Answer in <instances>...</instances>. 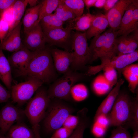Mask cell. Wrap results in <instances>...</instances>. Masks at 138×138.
Returning <instances> with one entry per match:
<instances>
[{
	"label": "cell",
	"instance_id": "20",
	"mask_svg": "<svg viewBox=\"0 0 138 138\" xmlns=\"http://www.w3.org/2000/svg\"><path fill=\"white\" fill-rule=\"evenodd\" d=\"M138 0H132L122 18L119 27L116 31L117 37L126 36L130 33V29L132 21L133 12L135 4Z\"/></svg>",
	"mask_w": 138,
	"mask_h": 138
},
{
	"label": "cell",
	"instance_id": "46",
	"mask_svg": "<svg viewBox=\"0 0 138 138\" xmlns=\"http://www.w3.org/2000/svg\"><path fill=\"white\" fill-rule=\"evenodd\" d=\"M96 0H83L85 5L87 9L90 7L94 6Z\"/></svg>",
	"mask_w": 138,
	"mask_h": 138
},
{
	"label": "cell",
	"instance_id": "50",
	"mask_svg": "<svg viewBox=\"0 0 138 138\" xmlns=\"http://www.w3.org/2000/svg\"><path fill=\"white\" fill-rule=\"evenodd\" d=\"M131 138H138V130L134 131L133 136Z\"/></svg>",
	"mask_w": 138,
	"mask_h": 138
},
{
	"label": "cell",
	"instance_id": "44",
	"mask_svg": "<svg viewBox=\"0 0 138 138\" xmlns=\"http://www.w3.org/2000/svg\"><path fill=\"white\" fill-rule=\"evenodd\" d=\"M16 0H0V14L12 6Z\"/></svg>",
	"mask_w": 138,
	"mask_h": 138
},
{
	"label": "cell",
	"instance_id": "34",
	"mask_svg": "<svg viewBox=\"0 0 138 138\" xmlns=\"http://www.w3.org/2000/svg\"><path fill=\"white\" fill-rule=\"evenodd\" d=\"M103 70V75L106 80L112 86L115 85L118 81L116 70L112 67H107Z\"/></svg>",
	"mask_w": 138,
	"mask_h": 138
},
{
	"label": "cell",
	"instance_id": "29",
	"mask_svg": "<svg viewBox=\"0 0 138 138\" xmlns=\"http://www.w3.org/2000/svg\"><path fill=\"white\" fill-rule=\"evenodd\" d=\"M54 13L57 17L64 22L71 20L76 17L75 14L63 3V0Z\"/></svg>",
	"mask_w": 138,
	"mask_h": 138
},
{
	"label": "cell",
	"instance_id": "27",
	"mask_svg": "<svg viewBox=\"0 0 138 138\" xmlns=\"http://www.w3.org/2000/svg\"><path fill=\"white\" fill-rule=\"evenodd\" d=\"M28 2V0H16L13 5L14 22L11 32L21 22Z\"/></svg>",
	"mask_w": 138,
	"mask_h": 138
},
{
	"label": "cell",
	"instance_id": "8",
	"mask_svg": "<svg viewBox=\"0 0 138 138\" xmlns=\"http://www.w3.org/2000/svg\"><path fill=\"white\" fill-rule=\"evenodd\" d=\"M43 84L37 78L28 77L27 80L12 86L10 91L12 102L19 106L24 105Z\"/></svg>",
	"mask_w": 138,
	"mask_h": 138
},
{
	"label": "cell",
	"instance_id": "37",
	"mask_svg": "<svg viewBox=\"0 0 138 138\" xmlns=\"http://www.w3.org/2000/svg\"><path fill=\"white\" fill-rule=\"evenodd\" d=\"M79 121V118L77 114L75 116L71 114L66 118L62 126L74 130L77 126Z\"/></svg>",
	"mask_w": 138,
	"mask_h": 138
},
{
	"label": "cell",
	"instance_id": "12",
	"mask_svg": "<svg viewBox=\"0 0 138 138\" xmlns=\"http://www.w3.org/2000/svg\"><path fill=\"white\" fill-rule=\"evenodd\" d=\"M24 114V111L13 104H6L0 111V133L3 135L8 132L13 124L20 120Z\"/></svg>",
	"mask_w": 138,
	"mask_h": 138
},
{
	"label": "cell",
	"instance_id": "41",
	"mask_svg": "<svg viewBox=\"0 0 138 138\" xmlns=\"http://www.w3.org/2000/svg\"><path fill=\"white\" fill-rule=\"evenodd\" d=\"M10 98L11 91L0 83V103L7 102Z\"/></svg>",
	"mask_w": 138,
	"mask_h": 138
},
{
	"label": "cell",
	"instance_id": "36",
	"mask_svg": "<svg viewBox=\"0 0 138 138\" xmlns=\"http://www.w3.org/2000/svg\"><path fill=\"white\" fill-rule=\"evenodd\" d=\"M127 129L123 126L117 127L112 131L110 136L109 138H131Z\"/></svg>",
	"mask_w": 138,
	"mask_h": 138
},
{
	"label": "cell",
	"instance_id": "42",
	"mask_svg": "<svg viewBox=\"0 0 138 138\" xmlns=\"http://www.w3.org/2000/svg\"><path fill=\"white\" fill-rule=\"evenodd\" d=\"M9 29L8 24L0 18V41L1 43L8 34Z\"/></svg>",
	"mask_w": 138,
	"mask_h": 138
},
{
	"label": "cell",
	"instance_id": "23",
	"mask_svg": "<svg viewBox=\"0 0 138 138\" xmlns=\"http://www.w3.org/2000/svg\"><path fill=\"white\" fill-rule=\"evenodd\" d=\"M7 132L8 138H34L32 129L21 123L13 125Z\"/></svg>",
	"mask_w": 138,
	"mask_h": 138
},
{
	"label": "cell",
	"instance_id": "28",
	"mask_svg": "<svg viewBox=\"0 0 138 138\" xmlns=\"http://www.w3.org/2000/svg\"><path fill=\"white\" fill-rule=\"evenodd\" d=\"M61 0H43L41 3L38 23L44 16L52 14L55 11Z\"/></svg>",
	"mask_w": 138,
	"mask_h": 138
},
{
	"label": "cell",
	"instance_id": "3",
	"mask_svg": "<svg viewBox=\"0 0 138 138\" xmlns=\"http://www.w3.org/2000/svg\"><path fill=\"white\" fill-rule=\"evenodd\" d=\"M50 102L47 90L42 86L36 91L34 97L29 100L24 111L32 126L39 124L44 118Z\"/></svg>",
	"mask_w": 138,
	"mask_h": 138
},
{
	"label": "cell",
	"instance_id": "1",
	"mask_svg": "<svg viewBox=\"0 0 138 138\" xmlns=\"http://www.w3.org/2000/svg\"><path fill=\"white\" fill-rule=\"evenodd\" d=\"M34 52L25 76L37 78L43 83L55 81L57 75L50 50L45 47Z\"/></svg>",
	"mask_w": 138,
	"mask_h": 138
},
{
	"label": "cell",
	"instance_id": "4",
	"mask_svg": "<svg viewBox=\"0 0 138 138\" xmlns=\"http://www.w3.org/2000/svg\"><path fill=\"white\" fill-rule=\"evenodd\" d=\"M132 100L124 91H119L110 112L107 114L110 126L126 125L130 118Z\"/></svg>",
	"mask_w": 138,
	"mask_h": 138
},
{
	"label": "cell",
	"instance_id": "48",
	"mask_svg": "<svg viewBox=\"0 0 138 138\" xmlns=\"http://www.w3.org/2000/svg\"><path fill=\"white\" fill-rule=\"evenodd\" d=\"M34 138H41L40 135L39 128L36 127L33 129Z\"/></svg>",
	"mask_w": 138,
	"mask_h": 138
},
{
	"label": "cell",
	"instance_id": "38",
	"mask_svg": "<svg viewBox=\"0 0 138 138\" xmlns=\"http://www.w3.org/2000/svg\"><path fill=\"white\" fill-rule=\"evenodd\" d=\"M74 130L62 126L55 131L51 138H68Z\"/></svg>",
	"mask_w": 138,
	"mask_h": 138
},
{
	"label": "cell",
	"instance_id": "9",
	"mask_svg": "<svg viewBox=\"0 0 138 138\" xmlns=\"http://www.w3.org/2000/svg\"><path fill=\"white\" fill-rule=\"evenodd\" d=\"M100 59L101 61L100 64L90 67V71L94 75L107 67L114 68L120 74L124 68L138 60V51L136 50L132 53L115 56L113 57L103 56Z\"/></svg>",
	"mask_w": 138,
	"mask_h": 138
},
{
	"label": "cell",
	"instance_id": "19",
	"mask_svg": "<svg viewBox=\"0 0 138 138\" xmlns=\"http://www.w3.org/2000/svg\"><path fill=\"white\" fill-rule=\"evenodd\" d=\"M95 17V15L90 13L83 14L81 16L67 21L66 27L72 30L85 32L90 27Z\"/></svg>",
	"mask_w": 138,
	"mask_h": 138
},
{
	"label": "cell",
	"instance_id": "47",
	"mask_svg": "<svg viewBox=\"0 0 138 138\" xmlns=\"http://www.w3.org/2000/svg\"><path fill=\"white\" fill-rule=\"evenodd\" d=\"M106 0H96L94 6L98 8L103 7Z\"/></svg>",
	"mask_w": 138,
	"mask_h": 138
},
{
	"label": "cell",
	"instance_id": "18",
	"mask_svg": "<svg viewBox=\"0 0 138 138\" xmlns=\"http://www.w3.org/2000/svg\"><path fill=\"white\" fill-rule=\"evenodd\" d=\"M108 25L109 23L105 15L99 13L95 15L90 27L85 32L87 39L101 34Z\"/></svg>",
	"mask_w": 138,
	"mask_h": 138
},
{
	"label": "cell",
	"instance_id": "13",
	"mask_svg": "<svg viewBox=\"0 0 138 138\" xmlns=\"http://www.w3.org/2000/svg\"><path fill=\"white\" fill-rule=\"evenodd\" d=\"M25 34L23 44L30 50L35 51L46 47L44 34L39 23Z\"/></svg>",
	"mask_w": 138,
	"mask_h": 138
},
{
	"label": "cell",
	"instance_id": "11",
	"mask_svg": "<svg viewBox=\"0 0 138 138\" xmlns=\"http://www.w3.org/2000/svg\"><path fill=\"white\" fill-rule=\"evenodd\" d=\"M34 52L24 47L13 52L8 59L12 71L18 76H25Z\"/></svg>",
	"mask_w": 138,
	"mask_h": 138
},
{
	"label": "cell",
	"instance_id": "49",
	"mask_svg": "<svg viewBox=\"0 0 138 138\" xmlns=\"http://www.w3.org/2000/svg\"><path fill=\"white\" fill-rule=\"evenodd\" d=\"M38 1L37 0H28V4L30 6V8L33 7L37 5Z\"/></svg>",
	"mask_w": 138,
	"mask_h": 138
},
{
	"label": "cell",
	"instance_id": "10",
	"mask_svg": "<svg viewBox=\"0 0 138 138\" xmlns=\"http://www.w3.org/2000/svg\"><path fill=\"white\" fill-rule=\"evenodd\" d=\"M72 30L69 28H58L43 32L46 43L71 52Z\"/></svg>",
	"mask_w": 138,
	"mask_h": 138
},
{
	"label": "cell",
	"instance_id": "21",
	"mask_svg": "<svg viewBox=\"0 0 138 138\" xmlns=\"http://www.w3.org/2000/svg\"><path fill=\"white\" fill-rule=\"evenodd\" d=\"M0 79L10 91L12 76V69L8 59L0 49Z\"/></svg>",
	"mask_w": 138,
	"mask_h": 138
},
{
	"label": "cell",
	"instance_id": "31",
	"mask_svg": "<svg viewBox=\"0 0 138 138\" xmlns=\"http://www.w3.org/2000/svg\"><path fill=\"white\" fill-rule=\"evenodd\" d=\"M136 95L132 100L131 117L129 122L126 125L132 128L134 131L138 130V95L136 90Z\"/></svg>",
	"mask_w": 138,
	"mask_h": 138
},
{
	"label": "cell",
	"instance_id": "5",
	"mask_svg": "<svg viewBox=\"0 0 138 138\" xmlns=\"http://www.w3.org/2000/svg\"><path fill=\"white\" fill-rule=\"evenodd\" d=\"M74 110L72 108L60 101H51L44 118L45 130L51 132L61 127L66 118Z\"/></svg>",
	"mask_w": 138,
	"mask_h": 138
},
{
	"label": "cell",
	"instance_id": "6",
	"mask_svg": "<svg viewBox=\"0 0 138 138\" xmlns=\"http://www.w3.org/2000/svg\"><path fill=\"white\" fill-rule=\"evenodd\" d=\"M71 52L73 60L71 66L76 70L91 63L92 55L87 42L86 32L76 31L72 33Z\"/></svg>",
	"mask_w": 138,
	"mask_h": 138
},
{
	"label": "cell",
	"instance_id": "52",
	"mask_svg": "<svg viewBox=\"0 0 138 138\" xmlns=\"http://www.w3.org/2000/svg\"><path fill=\"white\" fill-rule=\"evenodd\" d=\"M50 138H51V137Z\"/></svg>",
	"mask_w": 138,
	"mask_h": 138
},
{
	"label": "cell",
	"instance_id": "35",
	"mask_svg": "<svg viewBox=\"0 0 138 138\" xmlns=\"http://www.w3.org/2000/svg\"><path fill=\"white\" fill-rule=\"evenodd\" d=\"M122 73L128 82L129 90L133 93H135L138 85V75L126 73Z\"/></svg>",
	"mask_w": 138,
	"mask_h": 138
},
{
	"label": "cell",
	"instance_id": "33",
	"mask_svg": "<svg viewBox=\"0 0 138 138\" xmlns=\"http://www.w3.org/2000/svg\"><path fill=\"white\" fill-rule=\"evenodd\" d=\"M0 18L6 22L9 27V30L6 37L11 32L14 22L12 6L5 10L0 14Z\"/></svg>",
	"mask_w": 138,
	"mask_h": 138
},
{
	"label": "cell",
	"instance_id": "45",
	"mask_svg": "<svg viewBox=\"0 0 138 138\" xmlns=\"http://www.w3.org/2000/svg\"><path fill=\"white\" fill-rule=\"evenodd\" d=\"M118 1V0H106L103 7L105 13H106L112 9Z\"/></svg>",
	"mask_w": 138,
	"mask_h": 138
},
{
	"label": "cell",
	"instance_id": "32",
	"mask_svg": "<svg viewBox=\"0 0 138 138\" xmlns=\"http://www.w3.org/2000/svg\"><path fill=\"white\" fill-rule=\"evenodd\" d=\"M64 3L76 15V17L83 14L85 4L82 0H63Z\"/></svg>",
	"mask_w": 138,
	"mask_h": 138
},
{
	"label": "cell",
	"instance_id": "40",
	"mask_svg": "<svg viewBox=\"0 0 138 138\" xmlns=\"http://www.w3.org/2000/svg\"><path fill=\"white\" fill-rule=\"evenodd\" d=\"M94 122H96L107 129L110 127V121L107 114L99 116L94 119Z\"/></svg>",
	"mask_w": 138,
	"mask_h": 138
},
{
	"label": "cell",
	"instance_id": "15",
	"mask_svg": "<svg viewBox=\"0 0 138 138\" xmlns=\"http://www.w3.org/2000/svg\"><path fill=\"white\" fill-rule=\"evenodd\" d=\"M50 51L56 70L63 74L67 72L73 61L72 52L57 48L53 49Z\"/></svg>",
	"mask_w": 138,
	"mask_h": 138
},
{
	"label": "cell",
	"instance_id": "43",
	"mask_svg": "<svg viewBox=\"0 0 138 138\" xmlns=\"http://www.w3.org/2000/svg\"><path fill=\"white\" fill-rule=\"evenodd\" d=\"M122 73L134 74L138 75V64L136 63L129 65L123 69Z\"/></svg>",
	"mask_w": 138,
	"mask_h": 138
},
{
	"label": "cell",
	"instance_id": "2",
	"mask_svg": "<svg viewBox=\"0 0 138 138\" xmlns=\"http://www.w3.org/2000/svg\"><path fill=\"white\" fill-rule=\"evenodd\" d=\"M83 77L82 74L70 68L62 76L56 79L50 85L47 90L49 97L51 99L56 98L66 101L70 100L72 87Z\"/></svg>",
	"mask_w": 138,
	"mask_h": 138
},
{
	"label": "cell",
	"instance_id": "22",
	"mask_svg": "<svg viewBox=\"0 0 138 138\" xmlns=\"http://www.w3.org/2000/svg\"><path fill=\"white\" fill-rule=\"evenodd\" d=\"M41 5L40 3L35 6L26 10L22 21L24 34L38 24V21Z\"/></svg>",
	"mask_w": 138,
	"mask_h": 138
},
{
	"label": "cell",
	"instance_id": "30",
	"mask_svg": "<svg viewBox=\"0 0 138 138\" xmlns=\"http://www.w3.org/2000/svg\"><path fill=\"white\" fill-rule=\"evenodd\" d=\"M71 95L74 100L80 102L86 99L88 95V90L84 85L79 84L74 85L71 90Z\"/></svg>",
	"mask_w": 138,
	"mask_h": 138
},
{
	"label": "cell",
	"instance_id": "7",
	"mask_svg": "<svg viewBox=\"0 0 138 138\" xmlns=\"http://www.w3.org/2000/svg\"><path fill=\"white\" fill-rule=\"evenodd\" d=\"M117 37L116 32L111 28L94 37L89 46L92 55L91 63L103 56L116 55L115 41Z\"/></svg>",
	"mask_w": 138,
	"mask_h": 138
},
{
	"label": "cell",
	"instance_id": "51",
	"mask_svg": "<svg viewBox=\"0 0 138 138\" xmlns=\"http://www.w3.org/2000/svg\"><path fill=\"white\" fill-rule=\"evenodd\" d=\"M0 138H8L7 137H5L3 135L0 133Z\"/></svg>",
	"mask_w": 138,
	"mask_h": 138
},
{
	"label": "cell",
	"instance_id": "39",
	"mask_svg": "<svg viewBox=\"0 0 138 138\" xmlns=\"http://www.w3.org/2000/svg\"><path fill=\"white\" fill-rule=\"evenodd\" d=\"M107 129L100 125L96 122H94L92 128L91 132L97 138H103L105 135Z\"/></svg>",
	"mask_w": 138,
	"mask_h": 138
},
{
	"label": "cell",
	"instance_id": "16",
	"mask_svg": "<svg viewBox=\"0 0 138 138\" xmlns=\"http://www.w3.org/2000/svg\"><path fill=\"white\" fill-rule=\"evenodd\" d=\"M22 24L21 22L0 43V49L14 52L24 47L20 36Z\"/></svg>",
	"mask_w": 138,
	"mask_h": 138
},
{
	"label": "cell",
	"instance_id": "17",
	"mask_svg": "<svg viewBox=\"0 0 138 138\" xmlns=\"http://www.w3.org/2000/svg\"><path fill=\"white\" fill-rule=\"evenodd\" d=\"M124 82L123 79H119L114 87L111 91L98 107L94 119L100 115H107L110 112L120 91V87Z\"/></svg>",
	"mask_w": 138,
	"mask_h": 138
},
{
	"label": "cell",
	"instance_id": "14",
	"mask_svg": "<svg viewBox=\"0 0 138 138\" xmlns=\"http://www.w3.org/2000/svg\"><path fill=\"white\" fill-rule=\"evenodd\" d=\"M132 0H118L114 6L105 14L110 28L115 31L119 27L122 18Z\"/></svg>",
	"mask_w": 138,
	"mask_h": 138
},
{
	"label": "cell",
	"instance_id": "26",
	"mask_svg": "<svg viewBox=\"0 0 138 138\" xmlns=\"http://www.w3.org/2000/svg\"><path fill=\"white\" fill-rule=\"evenodd\" d=\"M113 87L105 79L103 75L97 76L93 81L92 88L94 93L99 95L109 92Z\"/></svg>",
	"mask_w": 138,
	"mask_h": 138
},
{
	"label": "cell",
	"instance_id": "25",
	"mask_svg": "<svg viewBox=\"0 0 138 138\" xmlns=\"http://www.w3.org/2000/svg\"><path fill=\"white\" fill-rule=\"evenodd\" d=\"M64 22L54 13L44 17L39 23L43 31L44 32L55 28H63Z\"/></svg>",
	"mask_w": 138,
	"mask_h": 138
},
{
	"label": "cell",
	"instance_id": "24",
	"mask_svg": "<svg viewBox=\"0 0 138 138\" xmlns=\"http://www.w3.org/2000/svg\"><path fill=\"white\" fill-rule=\"evenodd\" d=\"M88 110L84 108L79 111L77 114L79 118V123L76 128L68 138H83L85 129L88 126L89 120L87 116Z\"/></svg>",
	"mask_w": 138,
	"mask_h": 138
}]
</instances>
